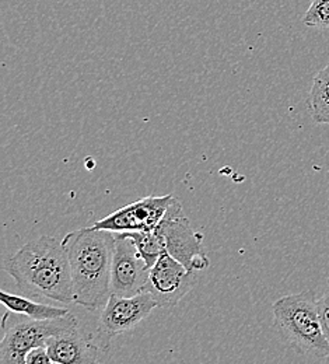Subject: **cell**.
I'll return each mask as SVG.
<instances>
[{
	"mask_svg": "<svg viewBox=\"0 0 329 364\" xmlns=\"http://www.w3.org/2000/svg\"><path fill=\"white\" fill-rule=\"evenodd\" d=\"M303 23L311 28H329V0H311Z\"/></svg>",
	"mask_w": 329,
	"mask_h": 364,
	"instance_id": "14",
	"label": "cell"
},
{
	"mask_svg": "<svg viewBox=\"0 0 329 364\" xmlns=\"http://www.w3.org/2000/svg\"><path fill=\"white\" fill-rule=\"evenodd\" d=\"M178 203L180 200L173 195H150L97 220L93 228L108 230L112 232L153 230L163 222L168 212Z\"/></svg>",
	"mask_w": 329,
	"mask_h": 364,
	"instance_id": "7",
	"label": "cell"
},
{
	"mask_svg": "<svg viewBox=\"0 0 329 364\" xmlns=\"http://www.w3.org/2000/svg\"><path fill=\"white\" fill-rule=\"evenodd\" d=\"M317 307H318V314H320L324 335L329 342V279L327 280V284L321 297L317 299Z\"/></svg>",
	"mask_w": 329,
	"mask_h": 364,
	"instance_id": "15",
	"label": "cell"
},
{
	"mask_svg": "<svg viewBox=\"0 0 329 364\" xmlns=\"http://www.w3.org/2000/svg\"><path fill=\"white\" fill-rule=\"evenodd\" d=\"M150 268L126 232H115L111 269V294L136 296L146 291Z\"/></svg>",
	"mask_w": 329,
	"mask_h": 364,
	"instance_id": "8",
	"label": "cell"
},
{
	"mask_svg": "<svg viewBox=\"0 0 329 364\" xmlns=\"http://www.w3.org/2000/svg\"><path fill=\"white\" fill-rule=\"evenodd\" d=\"M272 311L278 332L296 352L315 359H329V342L321 326L313 290L283 296L274 303Z\"/></svg>",
	"mask_w": 329,
	"mask_h": 364,
	"instance_id": "3",
	"label": "cell"
},
{
	"mask_svg": "<svg viewBox=\"0 0 329 364\" xmlns=\"http://www.w3.org/2000/svg\"><path fill=\"white\" fill-rule=\"evenodd\" d=\"M48 352L58 364H95L99 362V345L80 332L79 328L48 341Z\"/></svg>",
	"mask_w": 329,
	"mask_h": 364,
	"instance_id": "10",
	"label": "cell"
},
{
	"mask_svg": "<svg viewBox=\"0 0 329 364\" xmlns=\"http://www.w3.org/2000/svg\"><path fill=\"white\" fill-rule=\"evenodd\" d=\"M52 358L48 352L47 346H38L34 348L26 358V364H50Z\"/></svg>",
	"mask_w": 329,
	"mask_h": 364,
	"instance_id": "16",
	"label": "cell"
},
{
	"mask_svg": "<svg viewBox=\"0 0 329 364\" xmlns=\"http://www.w3.org/2000/svg\"><path fill=\"white\" fill-rule=\"evenodd\" d=\"M170 254H163L150 268L146 291L161 309H174L196 284V276Z\"/></svg>",
	"mask_w": 329,
	"mask_h": 364,
	"instance_id": "9",
	"label": "cell"
},
{
	"mask_svg": "<svg viewBox=\"0 0 329 364\" xmlns=\"http://www.w3.org/2000/svg\"><path fill=\"white\" fill-rule=\"evenodd\" d=\"M307 107L314 122L329 124V62L313 79Z\"/></svg>",
	"mask_w": 329,
	"mask_h": 364,
	"instance_id": "12",
	"label": "cell"
},
{
	"mask_svg": "<svg viewBox=\"0 0 329 364\" xmlns=\"http://www.w3.org/2000/svg\"><path fill=\"white\" fill-rule=\"evenodd\" d=\"M115 232L92 228L68 232L63 240L72 280L75 303L97 311L111 296V269Z\"/></svg>",
	"mask_w": 329,
	"mask_h": 364,
	"instance_id": "1",
	"label": "cell"
},
{
	"mask_svg": "<svg viewBox=\"0 0 329 364\" xmlns=\"http://www.w3.org/2000/svg\"><path fill=\"white\" fill-rule=\"evenodd\" d=\"M156 307L158 306L149 291L129 297L111 294L101 309L95 342L99 345L102 352L107 353L112 338L139 325Z\"/></svg>",
	"mask_w": 329,
	"mask_h": 364,
	"instance_id": "5",
	"label": "cell"
},
{
	"mask_svg": "<svg viewBox=\"0 0 329 364\" xmlns=\"http://www.w3.org/2000/svg\"><path fill=\"white\" fill-rule=\"evenodd\" d=\"M126 234L134 240L138 251L141 252V258L149 268H151L157 262V259L167 252L164 238L157 231V228L147 231H132Z\"/></svg>",
	"mask_w": 329,
	"mask_h": 364,
	"instance_id": "13",
	"label": "cell"
},
{
	"mask_svg": "<svg viewBox=\"0 0 329 364\" xmlns=\"http://www.w3.org/2000/svg\"><path fill=\"white\" fill-rule=\"evenodd\" d=\"M156 228L164 238L167 254L189 271L200 272L209 268L210 261L203 251V234L192 228L181 203L176 205Z\"/></svg>",
	"mask_w": 329,
	"mask_h": 364,
	"instance_id": "6",
	"label": "cell"
},
{
	"mask_svg": "<svg viewBox=\"0 0 329 364\" xmlns=\"http://www.w3.org/2000/svg\"><path fill=\"white\" fill-rule=\"evenodd\" d=\"M18 289L62 304L75 303L69 259L62 241L43 235L23 245L4 265Z\"/></svg>",
	"mask_w": 329,
	"mask_h": 364,
	"instance_id": "2",
	"label": "cell"
},
{
	"mask_svg": "<svg viewBox=\"0 0 329 364\" xmlns=\"http://www.w3.org/2000/svg\"><path fill=\"white\" fill-rule=\"evenodd\" d=\"M79 328V321L69 314L53 319H34L7 311L1 319L3 339L0 342V363L26 364L27 355L38 346H47L53 336Z\"/></svg>",
	"mask_w": 329,
	"mask_h": 364,
	"instance_id": "4",
	"label": "cell"
},
{
	"mask_svg": "<svg viewBox=\"0 0 329 364\" xmlns=\"http://www.w3.org/2000/svg\"><path fill=\"white\" fill-rule=\"evenodd\" d=\"M0 301L3 303V306L7 310H10L13 313L23 314V316L30 317V318H60V317H66V316L70 314L69 310H66V309L41 304V303H37V301L30 300L27 297L11 294V293H7V291H0Z\"/></svg>",
	"mask_w": 329,
	"mask_h": 364,
	"instance_id": "11",
	"label": "cell"
}]
</instances>
